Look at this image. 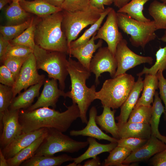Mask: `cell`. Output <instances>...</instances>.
Listing matches in <instances>:
<instances>
[{
	"label": "cell",
	"instance_id": "6da1fadb",
	"mask_svg": "<svg viewBox=\"0 0 166 166\" xmlns=\"http://www.w3.org/2000/svg\"><path fill=\"white\" fill-rule=\"evenodd\" d=\"M67 108L62 112L49 107H41L32 110L20 109L19 121L22 132L27 133L43 128H54L63 132L66 131L73 122L80 117L77 104L73 103Z\"/></svg>",
	"mask_w": 166,
	"mask_h": 166
},
{
	"label": "cell",
	"instance_id": "7a4b0ae2",
	"mask_svg": "<svg viewBox=\"0 0 166 166\" xmlns=\"http://www.w3.org/2000/svg\"><path fill=\"white\" fill-rule=\"evenodd\" d=\"M68 70L71 81V89L66 93L67 97L72 100L73 103L78 106L80 118L83 123L88 122L86 113L91 103L95 100L96 87L94 85L88 88L86 80L91 75V72L79 62L68 59Z\"/></svg>",
	"mask_w": 166,
	"mask_h": 166
},
{
	"label": "cell",
	"instance_id": "3957f363",
	"mask_svg": "<svg viewBox=\"0 0 166 166\" xmlns=\"http://www.w3.org/2000/svg\"><path fill=\"white\" fill-rule=\"evenodd\" d=\"M62 19V10L35 19L36 45L46 50L68 54L67 38L61 27Z\"/></svg>",
	"mask_w": 166,
	"mask_h": 166
},
{
	"label": "cell",
	"instance_id": "277c9868",
	"mask_svg": "<svg viewBox=\"0 0 166 166\" xmlns=\"http://www.w3.org/2000/svg\"><path fill=\"white\" fill-rule=\"evenodd\" d=\"M135 82L134 77L126 73L106 80L96 92L95 99L101 101L103 107L118 109L127 98Z\"/></svg>",
	"mask_w": 166,
	"mask_h": 166
},
{
	"label": "cell",
	"instance_id": "5b68a950",
	"mask_svg": "<svg viewBox=\"0 0 166 166\" xmlns=\"http://www.w3.org/2000/svg\"><path fill=\"white\" fill-rule=\"evenodd\" d=\"M33 50L37 69L46 72L49 78L58 80L59 88L63 90L65 88V81L69 74L67 54L46 50L36 45Z\"/></svg>",
	"mask_w": 166,
	"mask_h": 166
},
{
	"label": "cell",
	"instance_id": "8992f818",
	"mask_svg": "<svg viewBox=\"0 0 166 166\" xmlns=\"http://www.w3.org/2000/svg\"><path fill=\"white\" fill-rule=\"evenodd\" d=\"M119 28L129 35V41L134 47L144 49L150 42L157 37L153 20L148 22L139 21L132 18L126 14L117 12Z\"/></svg>",
	"mask_w": 166,
	"mask_h": 166
},
{
	"label": "cell",
	"instance_id": "52a82bcc",
	"mask_svg": "<svg viewBox=\"0 0 166 166\" xmlns=\"http://www.w3.org/2000/svg\"><path fill=\"white\" fill-rule=\"evenodd\" d=\"M47 136L34 156H53L59 152L73 153L89 145L88 142L76 141L54 128H47Z\"/></svg>",
	"mask_w": 166,
	"mask_h": 166
},
{
	"label": "cell",
	"instance_id": "ba28073f",
	"mask_svg": "<svg viewBox=\"0 0 166 166\" xmlns=\"http://www.w3.org/2000/svg\"><path fill=\"white\" fill-rule=\"evenodd\" d=\"M105 10L92 6L84 11L70 12L62 10L61 27L66 37L68 49L71 42L76 40L82 30L96 22Z\"/></svg>",
	"mask_w": 166,
	"mask_h": 166
},
{
	"label": "cell",
	"instance_id": "9c48e42d",
	"mask_svg": "<svg viewBox=\"0 0 166 166\" xmlns=\"http://www.w3.org/2000/svg\"><path fill=\"white\" fill-rule=\"evenodd\" d=\"M115 56L117 67L115 77L142 64L152 65L153 61L151 57L142 56L134 52L128 47V42L124 38L118 44Z\"/></svg>",
	"mask_w": 166,
	"mask_h": 166
},
{
	"label": "cell",
	"instance_id": "30bf717a",
	"mask_svg": "<svg viewBox=\"0 0 166 166\" xmlns=\"http://www.w3.org/2000/svg\"><path fill=\"white\" fill-rule=\"evenodd\" d=\"M35 57L32 53L23 64L12 87L14 98L21 91L45 80L44 75L39 74Z\"/></svg>",
	"mask_w": 166,
	"mask_h": 166
},
{
	"label": "cell",
	"instance_id": "8fae6325",
	"mask_svg": "<svg viewBox=\"0 0 166 166\" xmlns=\"http://www.w3.org/2000/svg\"><path fill=\"white\" fill-rule=\"evenodd\" d=\"M117 67L114 56L107 47L99 48L90 62L89 71L95 75V83L99 84V77L105 72H108L112 78H114Z\"/></svg>",
	"mask_w": 166,
	"mask_h": 166
},
{
	"label": "cell",
	"instance_id": "7c38bea8",
	"mask_svg": "<svg viewBox=\"0 0 166 166\" xmlns=\"http://www.w3.org/2000/svg\"><path fill=\"white\" fill-rule=\"evenodd\" d=\"M117 13L112 8L94 38L95 40L100 39L105 41L108 49L114 56L118 44L123 38L122 33L119 30Z\"/></svg>",
	"mask_w": 166,
	"mask_h": 166
},
{
	"label": "cell",
	"instance_id": "4fadbf2b",
	"mask_svg": "<svg viewBox=\"0 0 166 166\" xmlns=\"http://www.w3.org/2000/svg\"><path fill=\"white\" fill-rule=\"evenodd\" d=\"M19 110L9 109L0 113V129L2 128L0 138L1 149L7 146L22 132L19 121Z\"/></svg>",
	"mask_w": 166,
	"mask_h": 166
},
{
	"label": "cell",
	"instance_id": "5bb4252c",
	"mask_svg": "<svg viewBox=\"0 0 166 166\" xmlns=\"http://www.w3.org/2000/svg\"><path fill=\"white\" fill-rule=\"evenodd\" d=\"M61 96L65 98L66 94L58 88L57 80L54 78L46 79L45 81L43 89L37 101L26 109L32 110L41 107L49 106L54 109Z\"/></svg>",
	"mask_w": 166,
	"mask_h": 166
},
{
	"label": "cell",
	"instance_id": "9a60e30c",
	"mask_svg": "<svg viewBox=\"0 0 166 166\" xmlns=\"http://www.w3.org/2000/svg\"><path fill=\"white\" fill-rule=\"evenodd\" d=\"M166 148V144L155 136H151L143 146L132 152L124 160L123 164L144 161Z\"/></svg>",
	"mask_w": 166,
	"mask_h": 166
},
{
	"label": "cell",
	"instance_id": "2e32d148",
	"mask_svg": "<svg viewBox=\"0 0 166 166\" xmlns=\"http://www.w3.org/2000/svg\"><path fill=\"white\" fill-rule=\"evenodd\" d=\"M43 128L27 133L22 132L10 143L1 149L6 160L11 158L20 151L31 144L47 131Z\"/></svg>",
	"mask_w": 166,
	"mask_h": 166
},
{
	"label": "cell",
	"instance_id": "e0dca14e",
	"mask_svg": "<svg viewBox=\"0 0 166 166\" xmlns=\"http://www.w3.org/2000/svg\"><path fill=\"white\" fill-rule=\"evenodd\" d=\"M97 32L85 43L78 47L70 48L68 51V54L70 57L72 56L77 58L79 62L89 70L93 53L102 47L103 43L102 40L100 39L96 44L95 43L94 38Z\"/></svg>",
	"mask_w": 166,
	"mask_h": 166
},
{
	"label": "cell",
	"instance_id": "ac0fdd59",
	"mask_svg": "<svg viewBox=\"0 0 166 166\" xmlns=\"http://www.w3.org/2000/svg\"><path fill=\"white\" fill-rule=\"evenodd\" d=\"M97 114L96 108L92 106L89 110V120L86 127L81 130H71L69 132L70 135L73 136H87L98 140H104L111 142H117L118 139L108 135L97 126L96 121Z\"/></svg>",
	"mask_w": 166,
	"mask_h": 166
},
{
	"label": "cell",
	"instance_id": "d6986e66",
	"mask_svg": "<svg viewBox=\"0 0 166 166\" xmlns=\"http://www.w3.org/2000/svg\"><path fill=\"white\" fill-rule=\"evenodd\" d=\"M143 88V78L141 76H139L127 98L121 107L120 115L115 118L118 123L127 122L129 115L136 105Z\"/></svg>",
	"mask_w": 166,
	"mask_h": 166
},
{
	"label": "cell",
	"instance_id": "ffe728a7",
	"mask_svg": "<svg viewBox=\"0 0 166 166\" xmlns=\"http://www.w3.org/2000/svg\"><path fill=\"white\" fill-rule=\"evenodd\" d=\"M119 139L133 137L148 139L151 136L149 124L128 122L117 123Z\"/></svg>",
	"mask_w": 166,
	"mask_h": 166
},
{
	"label": "cell",
	"instance_id": "44dd1931",
	"mask_svg": "<svg viewBox=\"0 0 166 166\" xmlns=\"http://www.w3.org/2000/svg\"><path fill=\"white\" fill-rule=\"evenodd\" d=\"M19 2L25 11L39 17H45L62 10L61 8L54 6L44 0H21Z\"/></svg>",
	"mask_w": 166,
	"mask_h": 166
},
{
	"label": "cell",
	"instance_id": "7402d4cb",
	"mask_svg": "<svg viewBox=\"0 0 166 166\" xmlns=\"http://www.w3.org/2000/svg\"><path fill=\"white\" fill-rule=\"evenodd\" d=\"M45 80L32 85L22 93H20L15 97L9 108L13 110L26 109L32 105L35 97H38L40 89Z\"/></svg>",
	"mask_w": 166,
	"mask_h": 166
},
{
	"label": "cell",
	"instance_id": "603a6c76",
	"mask_svg": "<svg viewBox=\"0 0 166 166\" xmlns=\"http://www.w3.org/2000/svg\"><path fill=\"white\" fill-rule=\"evenodd\" d=\"M89 146L86 151L80 156L73 158V162L79 165L83 161L93 158L98 155L105 152H109L117 146V143L111 142L106 144H101L97 142L95 138L89 137L87 140Z\"/></svg>",
	"mask_w": 166,
	"mask_h": 166
},
{
	"label": "cell",
	"instance_id": "cb8c5ba5",
	"mask_svg": "<svg viewBox=\"0 0 166 166\" xmlns=\"http://www.w3.org/2000/svg\"><path fill=\"white\" fill-rule=\"evenodd\" d=\"M158 80L157 75L145 74L143 80L142 93L135 107L140 105L150 106L153 103V98L158 89Z\"/></svg>",
	"mask_w": 166,
	"mask_h": 166
},
{
	"label": "cell",
	"instance_id": "d4e9b609",
	"mask_svg": "<svg viewBox=\"0 0 166 166\" xmlns=\"http://www.w3.org/2000/svg\"><path fill=\"white\" fill-rule=\"evenodd\" d=\"M103 107L101 114L96 117V122L102 130L111 134L113 137L119 139L118 127L114 117L116 110L115 109L112 110L111 108L106 106Z\"/></svg>",
	"mask_w": 166,
	"mask_h": 166
},
{
	"label": "cell",
	"instance_id": "484cf974",
	"mask_svg": "<svg viewBox=\"0 0 166 166\" xmlns=\"http://www.w3.org/2000/svg\"><path fill=\"white\" fill-rule=\"evenodd\" d=\"M154 97L152 106V116L149 122L151 136L156 137L166 144V136L162 135L158 129L160 117L162 113L165 112V108L162 104L158 91H156Z\"/></svg>",
	"mask_w": 166,
	"mask_h": 166
},
{
	"label": "cell",
	"instance_id": "4316f807",
	"mask_svg": "<svg viewBox=\"0 0 166 166\" xmlns=\"http://www.w3.org/2000/svg\"><path fill=\"white\" fill-rule=\"evenodd\" d=\"M73 158L66 154L57 156H33L23 162L22 166H58L67 161L73 160Z\"/></svg>",
	"mask_w": 166,
	"mask_h": 166
},
{
	"label": "cell",
	"instance_id": "83f0119b",
	"mask_svg": "<svg viewBox=\"0 0 166 166\" xmlns=\"http://www.w3.org/2000/svg\"><path fill=\"white\" fill-rule=\"evenodd\" d=\"M47 134V131L31 144L20 151L12 158L7 159L8 166H20L23 162L33 156Z\"/></svg>",
	"mask_w": 166,
	"mask_h": 166
},
{
	"label": "cell",
	"instance_id": "f1b7e54d",
	"mask_svg": "<svg viewBox=\"0 0 166 166\" xmlns=\"http://www.w3.org/2000/svg\"><path fill=\"white\" fill-rule=\"evenodd\" d=\"M5 16L9 26L22 23L31 18L30 13L25 11L19 2H12L7 8Z\"/></svg>",
	"mask_w": 166,
	"mask_h": 166
},
{
	"label": "cell",
	"instance_id": "f546056e",
	"mask_svg": "<svg viewBox=\"0 0 166 166\" xmlns=\"http://www.w3.org/2000/svg\"><path fill=\"white\" fill-rule=\"evenodd\" d=\"M159 39L165 42V46L163 48L160 47L156 52L154 64L150 68L144 67L142 71L137 74L138 77L144 74L156 75L159 71H163L166 69V30L163 36Z\"/></svg>",
	"mask_w": 166,
	"mask_h": 166
},
{
	"label": "cell",
	"instance_id": "4dcf8cb0",
	"mask_svg": "<svg viewBox=\"0 0 166 166\" xmlns=\"http://www.w3.org/2000/svg\"><path fill=\"white\" fill-rule=\"evenodd\" d=\"M151 0H131L126 5L119 9L117 12L126 14L131 18L142 22L151 20L146 18L143 13L145 4Z\"/></svg>",
	"mask_w": 166,
	"mask_h": 166
},
{
	"label": "cell",
	"instance_id": "1f68e13d",
	"mask_svg": "<svg viewBox=\"0 0 166 166\" xmlns=\"http://www.w3.org/2000/svg\"><path fill=\"white\" fill-rule=\"evenodd\" d=\"M148 11L153 19L156 30H166V3L154 0L150 4Z\"/></svg>",
	"mask_w": 166,
	"mask_h": 166
},
{
	"label": "cell",
	"instance_id": "d6a6232c",
	"mask_svg": "<svg viewBox=\"0 0 166 166\" xmlns=\"http://www.w3.org/2000/svg\"><path fill=\"white\" fill-rule=\"evenodd\" d=\"M112 8L108 7L101 14L99 19L86 30L82 35L77 39L72 41L69 45V49L80 46L88 41L99 30L105 18Z\"/></svg>",
	"mask_w": 166,
	"mask_h": 166
},
{
	"label": "cell",
	"instance_id": "836d02e7",
	"mask_svg": "<svg viewBox=\"0 0 166 166\" xmlns=\"http://www.w3.org/2000/svg\"><path fill=\"white\" fill-rule=\"evenodd\" d=\"M132 152L124 147L117 146L109 152L103 164L104 166H124V160Z\"/></svg>",
	"mask_w": 166,
	"mask_h": 166
},
{
	"label": "cell",
	"instance_id": "e575fe53",
	"mask_svg": "<svg viewBox=\"0 0 166 166\" xmlns=\"http://www.w3.org/2000/svg\"><path fill=\"white\" fill-rule=\"evenodd\" d=\"M34 18L31 17L24 23L19 24L1 26L0 34L5 39L10 42L18 37L28 28Z\"/></svg>",
	"mask_w": 166,
	"mask_h": 166
},
{
	"label": "cell",
	"instance_id": "d590c367",
	"mask_svg": "<svg viewBox=\"0 0 166 166\" xmlns=\"http://www.w3.org/2000/svg\"><path fill=\"white\" fill-rule=\"evenodd\" d=\"M35 26V21L34 18L30 26L19 36L10 41V43L26 46L33 50L36 45L34 41Z\"/></svg>",
	"mask_w": 166,
	"mask_h": 166
},
{
	"label": "cell",
	"instance_id": "8d00e7d4",
	"mask_svg": "<svg viewBox=\"0 0 166 166\" xmlns=\"http://www.w3.org/2000/svg\"><path fill=\"white\" fill-rule=\"evenodd\" d=\"M152 111V105L134 107L129 115L127 122L149 124Z\"/></svg>",
	"mask_w": 166,
	"mask_h": 166
},
{
	"label": "cell",
	"instance_id": "74e56055",
	"mask_svg": "<svg viewBox=\"0 0 166 166\" xmlns=\"http://www.w3.org/2000/svg\"><path fill=\"white\" fill-rule=\"evenodd\" d=\"M14 99L12 87L0 84V113L8 109Z\"/></svg>",
	"mask_w": 166,
	"mask_h": 166
},
{
	"label": "cell",
	"instance_id": "f35d334b",
	"mask_svg": "<svg viewBox=\"0 0 166 166\" xmlns=\"http://www.w3.org/2000/svg\"><path fill=\"white\" fill-rule=\"evenodd\" d=\"M33 49L27 47L19 45L12 44L10 43L3 61L9 57H28L33 53Z\"/></svg>",
	"mask_w": 166,
	"mask_h": 166
},
{
	"label": "cell",
	"instance_id": "ab89813d",
	"mask_svg": "<svg viewBox=\"0 0 166 166\" xmlns=\"http://www.w3.org/2000/svg\"><path fill=\"white\" fill-rule=\"evenodd\" d=\"M91 6L89 0H65L61 8L68 12H75L87 10Z\"/></svg>",
	"mask_w": 166,
	"mask_h": 166
},
{
	"label": "cell",
	"instance_id": "60d3db41",
	"mask_svg": "<svg viewBox=\"0 0 166 166\" xmlns=\"http://www.w3.org/2000/svg\"><path fill=\"white\" fill-rule=\"evenodd\" d=\"M148 139L129 137L118 139L117 146L124 147L132 152H134L143 146Z\"/></svg>",
	"mask_w": 166,
	"mask_h": 166
},
{
	"label": "cell",
	"instance_id": "b9f144b4",
	"mask_svg": "<svg viewBox=\"0 0 166 166\" xmlns=\"http://www.w3.org/2000/svg\"><path fill=\"white\" fill-rule=\"evenodd\" d=\"M29 56L7 57L3 61L2 63L10 70L16 80L23 64Z\"/></svg>",
	"mask_w": 166,
	"mask_h": 166
},
{
	"label": "cell",
	"instance_id": "7bdbcfd3",
	"mask_svg": "<svg viewBox=\"0 0 166 166\" xmlns=\"http://www.w3.org/2000/svg\"><path fill=\"white\" fill-rule=\"evenodd\" d=\"M15 80L10 70L4 65L0 67V82L3 85L13 87Z\"/></svg>",
	"mask_w": 166,
	"mask_h": 166
},
{
	"label": "cell",
	"instance_id": "ee69618b",
	"mask_svg": "<svg viewBox=\"0 0 166 166\" xmlns=\"http://www.w3.org/2000/svg\"><path fill=\"white\" fill-rule=\"evenodd\" d=\"M162 71H159L156 74L158 80V88L159 89L160 97L165 105L166 112V78L163 76Z\"/></svg>",
	"mask_w": 166,
	"mask_h": 166
},
{
	"label": "cell",
	"instance_id": "f6af8a7d",
	"mask_svg": "<svg viewBox=\"0 0 166 166\" xmlns=\"http://www.w3.org/2000/svg\"><path fill=\"white\" fill-rule=\"evenodd\" d=\"M150 162L153 166H166V148L153 156Z\"/></svg>",
	"mask_w": 166,
	"mask_h": 166
},
{
	"label": "cell",
	"instance_id": "bcb514c9",
	"mask_svg": "<svg viewBox=\"0 0 166 166\" xmlns=\"http://www.w3.org/2000/svg\"><path fill=\"white\" fill-rule=\"evenodd\" d=\"M10 43V42L5 39L2 35H0V62H2L7 47Z\"/></svg>",
	"mask_w": 166,
	"mask_h": 166
},
{
	"label": "cell",
	"instance_id": "7dc6e473",
	"mask_svg": "<svg viewBox=\"0 0 166 166\" xmlns=\"http://www.w3.org/2000/svg\"><path fill=\"white\" fill-rule=\"evenodd\" d=\"M101 165V162L100 158L97 156L93 158L90 160L85 162L83 166H100Z\"/></svg>",
	"mask_w": 166,
	"mask_h": 166
},
{
	"label": "cell",
	"instance_id": "c3c4849f",
	"mask_svg": "<svg viewBox=\"0 0 166 166\" xmlns=\"http://www.w3.org/2000/svg\"><path fill=\"white\" fill-rule=\"evenodd\" d=\"M105 0H89L91 6L101 10H105L104 7Z\"/></svg>",
	"mask_w": 166,
	"mask_h": 166
},
{
	"label": "cell",
	"instance_id": "681fc988",
	"mask_svg": "<svg viewBox=\"0 0 166 166\" xmlns=\"http://www.w3.org/2000/svg\"><path fill=\"white\" fill-rule=\"evenodd\" d=\"M131 0H114V6L120 9L127 4Z\"/></svg>",
	"mask_w": 166,
	"mask_h": 166
},
{
	"label": "cell",
	"instance_id": "f907efd6",
	"mask_svg": "<svg viewBox=\"0 0 166 166\" xmlns=\"http://www.w3.org/2000/svg\"><path fill=\"white\" fill-rule=\"evenodd\" d=\"M49 4L56 7H60L65 0H44Z\"/></svg>",
	"mask_w": 166,
	"mask_h": 166
},
{
	"label": "cell",
	"instance_id": "816d5d0a",
	"mask_svg": "<svg viewBox=\"0 0 166 166\" xmlns=\"http://www.w3.org/2000/svg\"><path fill=\"white\" fill-rule=\"evenodd\" d=\"M0 166H8L7 160L5 158L1 149H0Z\"/></svg>",
	"mask_w": 166,
	"mask_h": 166
},
{
	"label": "cell",
	"instance_id": "f5cc1de1",
	"mask_svg": "<svg viewBox=\"0 0 166 166\" xmlns=\"http://www.w3.org/2000/svg\"><path fill=\"white\" fill-rule=\"evenodd\" d=\"M12 2L11 0H0V10H2L7 3Z\"/></svg>",
	"mask_w": 166,
	"mask_h": 166
},
{
	"label": "cell",
	"instance_id": "db71d44e",
	"mask_svg": "<svg viewBox=\"0 0 166 166\" xmlns=\"http://www.w3.org/2000/svg\"><path fill=\"white\" fill-rule=\"evenodd\" d=\"M114 0H105L104 5L110 6L114 2Z\"/></svg>",
	"mask_w": 166,
	"mask_h": 166
},
{
	"label": "cell",
	"instance_id": "11a10c76",
	"mask_svg": "<svg viewBox=\"0 0 166 166\" xmlns=\"http://www.w3.org/2000/svg\"><path fill=\"white\" fill-rule=\"evenodd\" d=\"M80 165V164H79ZM66 166H80L79 165H78V164H77L76 163H75V162H73L70 163L69 164H68V165H67Z\"/></svg>",
	"mask_w": 166,
	"mask_h": 166
},
{
	"label": "cell",
	"instance_id": "9f6ffc18",
	"mask_svg": "<svg viewBox=\"0 0 166 166\" xmlns=\"http://www.w3.org/2000/svg\"><path fill=\"white\" fill-rule=\"evenodd\" d=\"M164 118L165 120L166 121V112H165L164 113Z\"/></svg>",
	"mask_w": 166,
	"mask_h": 166
},
{
	"label": "cell",
	"instance_id": "6f0895ef",
	"mask_svg": "<svg viewBox=\"0 0 166 166\" xmlns=\"http://www.w3.org/2000/svg\"><path fill=\"white\" fill-rule=\"evenodd\" d=\"M12 2H19L21 0H11Z\"/></svg>",
	"mask_w": 166,
	"mask_h": 166
},
{
	"label": "cell",
	"instance_id": "680465c9",
	"mask_svg": "<svg viewBox=\"0 0 166 166\" xmlns=\"http://www.w3.org/2000/svg\"><path fill=\"white\" fill-rule=\"evenodd\" d=\"M162 2L166 3V0H160Z\"/></svg>",
	"mask_w": 166,
	"mask_h": 166
},
{
	"label": "cell",
	"instance_id": "91938a15",
	"mask_svg": "<svg viewBox=\"0 0 166 166\" xmlns=\"http://www.w3.org/2000/svg\"><path fill=\"white\" fill-rule=\"evenodd\" d=\"M26 0L29 1H33L34 0Z\"/></svg>",
	"mask_w": 166,
	"mask_h": 166
}]
</instances>
